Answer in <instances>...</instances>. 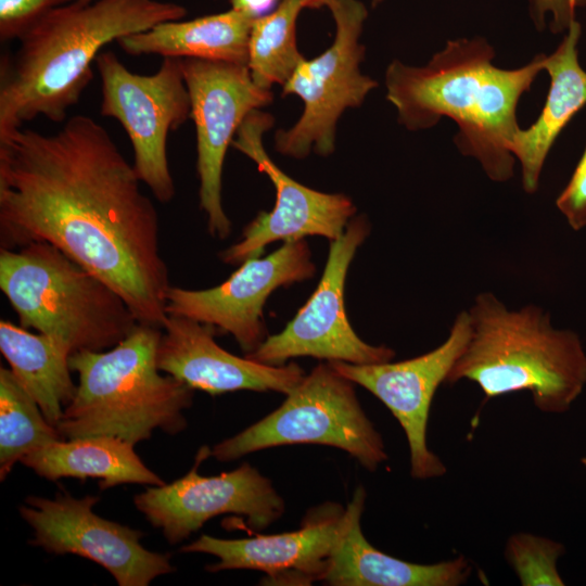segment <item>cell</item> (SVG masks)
<instances>
[{
    "mask_svg": "<svg viewBox=\"0 0 586 586\" xmlns=\"http://www.w3.org/2000/svg\"><path fill=\"white\" fill-rule=\"evenodd\" d=\"M186 15L181 4L158 0H76L49 12L2 58L0 135L39 116L64 122L92 79L102 48Z\"/></svg>",
    "mask_w": 586,
    "mask_h": 586,
    "instance_id": "cell-3",
    "label": "cell"
},
{
    "mask_svg": "<svg viewBox=\"0 0 586 586\" xmlns=\"http://www.w3.org/2000/svg\"><path fill=\"white\" fill-rule=\"evenodd\" d=\"M383 0H372V5L373 7H377L378 4H380Z\"/></svg>",
    "mask_w": 586,
    "mask_h": 586,
    "instance_id": "cell-31",
    "label": "cell"
},
{
    "mask_svg": "<svg viewBox=\"0 0 586 586\" xmlns=\"http://www.w3.org/2000/svg\"><path fill=\"white\" fill-rule=\"evenodd\" d=\"M133 447L105 435L61 440L28 453L20 462L49 481L97 479L101 489L127 483L166 484L143 463Z\"/></svg>",
    "mask_w": 586,
    "mask_h": 586,
    "instance_id": "cell-22",
    "label": "cell"
},
{
    "mask_svg": "<svg viewBox=\"0 0 586 586\" xmlns=\"http://www.w3.org/2000/svg\"><path fill=\"white\" fill-rule=\"evenodd\" d=\"M581 25L574 21L556 51L545 55L543 69L550 76V88L536 122L519 129L510 151L521 164L522 184L527 193L538 189L547 155L557 138L586 105V72L578 63L577 42Z\"/></svg>",
    "mask_w": 586,
    "mask_h": 586,
    "instance_id": "cell-20",
    "label": "cell"
},
{
    "mask_svg": "<svg viewBox=\"0 0 586 586\" xmlns=\"http://www.w3.org/2000/svg\"><path fill=\"white\" fill-rule=\"evenodd\" d=\"M532 17L537 25L544 24L545 16L551 14L550 29L553 33L568 30L576 21L575 12L586 7V0H530Z\"/></svg>",
    "mask_w": 586,
    "mask_h": 586,
    "instance_id": "cell-29",
    "label": "cell"
},
{
    "mask_svg": "<svg viewBox=\"0 0 586 586\" xmlns=\"http://www.w3.org/2000/svg\"><path fill=\"white\" fill-rule=\"evenodd\" d=\"M77 1L80 2V3H89V2H92L94 0H77Z\"/></svg>",
    "mask_w": 586,
    "mask_h": 586,
    "instance_id": "cell-32",
    "label": "cell"
},
{
    "mask_svg": "<svg viewBox=\"0 0 586 586\" xmlns=\"http://www.w3.org/2000/svg\"><path fill=\"white\" fill-rule=\"evenodd\" d=\"M101 79L100 113L119 122L132 146L133 168L153 196L168 203L175 195L167 137L191 117L182 59L164 58L151 75L129 71L112 51L95 62Z\"/></svg>",
    "mask_w": 586,
    "mask_h": 586,
    "instance_id": "cell-8",
    "label": "cell"
},
{
    "mask_svg": "<svg viewBox=\"0 0 586 586\" xmlns=\"http://www.w3.org/2000/svg\"><path fill=\"white\" fill-rule=\"evenodd\" d=\"M182 69L196 133L200 206L208 232L225 239L231 232L221 200L225 156L246 116L269 104L272 94L253 81L245 64L182 59Z\"/></svg>",
    "mask_w": 586,
    "mask_h": 586,
    "instance_id": "cell-11",
    "label": "cell"
},
{
    "mask_svg": "<svg viewBox=\"0 0 586 586\" xmlns=\"http://www.w3.org/2000/svg\"><path fill=\"white\" fill-rule=\"evenodd\" d=\"M133 165L95 119L0 135V244L48 242L102 279L142 324L163 328L169 270Z\"/></svg>",
    "mask_w": 586,
    "mask_h": 586,
    "instance_id": "cell-1",
    "label": "cell"
},
{
    "mask_svg": "<svg viewBox=\"0 0 586 586\" xmlns=\"http://www.w3.org/2000/svg\"><path fill=\"white\" fill-rule=\"evenodd\" d=\"M273 125V117L255 110L243 120L232 145L252 158L276 188V204L259 213L243 230L242 239L220 253L227 264L239 265L259 257L275 241L320 235L337 239L353 218V201L340 193H324L308 188L282 171L263 145V135Z\"/></svg>",
    "mask_w": 586,
    "mask_h": 586,
    "instance_id": "cell-14",
    "label": "cell"
},
{
    "mask_svg": "<svg viewBox=\"0 0 586 586\" xmlns=\"http://www.w3.org/2000/svg\"><path fill=\"white\" fill-rule=\"evenodd\" d=\"M469 335L470 317L468 310H462L445 342L418 357L371 365L329 361L342 375L377 396L397 419L407 437L410 473L415 479L440 477L446 473L443 461L428 447V420L434 394L447 381Z\"/></svg>",
    "mask_w": 586,
    "mask_h": 586,
    "instance_id": "cell-16",
    "label": "cell"
},
{
    "mask_svg": "<svg viewBox=\"0 0 586 586\" xmlns=\"http://www.w3.org/2000/svg\"><path fill=\"white\" fill-rule=\"evenodd\" d=\"M334 23L332 44L313 60L304 59L282 86L283 94H296L304 102L300 119L275 136L276 150L304 158L311 151L327 156L334 151L336 124L348 107L359 106L378 82L362 75L359 63L365 47L359 36L368 11L358 0H336L329 7Z\"/></svg>",
    "mask_w": 586,
    "mask_h": 586,
    "instance_id": "cell-9",
    "label": "cell"
},
{
    "mask_svg": "<svg viewBox=\"0 0 586 586\" xmlns=\"http://www.w3.org/2000/svg\"><path fill=\"white\" fill-rule=\"evenodd\" d=\"M556 205L572 229L578 231L586 227V146Z\"/></svg>",
    "mask_w": 586,
    "mask_h": 586,
    "instance_id": "cell-28",
    "label": "cell"
},
{
    "mask_svg": "<svg viewBox=\"0 0 586 586\" xmlns=\"http://www.w3.org/2000/svg\"><path fill=\"white\" fill-rule=\"evenodd\" d=\"M216 328L189 318L168 316L156 352L162 372L211 395L237 391L291 392L304 370L291 362L270 366L239 357L217 344Z\"/></svg>",
    "mask_w": 586,
    "mask_h": 586,
    "instance_id": "cell-18",
    "label": "cell"
},
{
    "mask_svg": "<svg viewBox=\"0 0 586 586\" xmlns=\"http://www.w3.org/2000/svg\"><path fill=\"white\" fill-rule=\"evenodd\" d=\"M366 492L358 486L344 509L339 539L321 579L333 586H458L471 574L463 557L434 564L411 563L373 547L361 531Z\"/></svg>",
    "mask_w": 586,
    "mask_h": 586,
    "instance_id": "cell-19",
    "label": "cell"
},
{
    "mask_svg": "<svg viewBox=\"0 0 586 586\" xmlns=\"http://www.w3.org/2000/svg\"><path fill=\"white\" fill-rule=\"evenodd\" d=\"M63 436L11 369L0 368V479L28 453Z\"/></svg>",
    "mask_w": 586,
    "mask_h": 586,
    "instance_id": "cell-25",
    "label": "cell"
},
{
    "mask_svg": "<svg viewBox=\"0 0 586 586\" xmlns=\"http://www.w3.org/2000/svg\"><path fill=\"white\" fill-rule=\"evenodd\" d=\"M0 351L21 384L54 426L75 396L69 351L58 340L1 320Z\"/></svg>",
    "mask_w": 586,
    "mask_h": 586,
    "instance_id": "cell-23",
    "label": "cell"
},
{
    "mask_svg": "<svg viewBox=\"0 0 586 586\" xmlns=\"http://www.w3.org/2000/svg\"><path fill=\"white\" fill-rule=\"evenodd\" d=\"M254 17L230 9L191 21H168L118 41L130 55L199 59L247 65Z\"/></svg>",
    "mask_w": 586,
    "mask_h": 586,
    "instance_id": "cell-21",
    "label": "cell"
},
{
    "mask_svg": "<svg viewBox=\"0 0 586 586\" xmlns=\"http://www.w3.org/2000/svg\"><path fill=\"white\" fill-rule=\"evenodd\" d=\"M564 546L547 537L528 533L512 535L506 545V558L523 586H563L557 562Z\"/></svg>",
    "mask_w": 586,
    "mask_h": 586,
    "instance_id": "cell-26",
    "label": "cell"
},
{
    "mask_svg": "<svg viewBox=\"0 0 586 586\" xmlns=\"http://www.w3.org/2000/svg\"><path fill=\"white\" fill-rule=\"evenodd\" d=\"M161 335V328L138 322L107 351L69 356L78 384L56 424L63 438L105 435L136 445L154 430L178 434L187 428L183 410L192 405L194 390L161 374L156 362Z\"/></svg>",
    "mask_w": 586,
    "mask_h": 586,
    "instance_id": "cell-5",
    "label": "cell"
},
{
    "mask_svg": "<svg viewBox=\"0 0 586 586\" xmlns=\"http://www.w3.org/2000/svg\"><path fill=\"white\" fill-rule=\"evenodd\" d=\"M315 270L307 242L286 241L264 258L243 262L216 286L190 290L170 285L166 313L230 333L247 355L267 337L263 309L269 295L278 288L311 278Z\"/></svg>",
    "mask_w": 586,
    "mask_h": 586,
    "instance_id": "cell-15",
    "label": "cell"
},
{
    "mask_svg": "<svg viewBox=\"0 0 586 586\" xmlns=\"http://www.w3.org/2000/svg\"><path fill=\"white\" fill-rule=\"evenodd\" d=\"M98 496L75 498L67 492L53 499L28 496L20 514L33 528L30 545L52 555L87 558L113 575L119 586H148L175 571L170 556L141 545L140 530L106 520L93 511Z\"/></svg>",
    "mask_w": 586,
    "mask_h": 586,
    "instance_id": "cell-12",
    "label": "cell"
},
{
    "mask_svg": "<svg viewBox=\"0 0 586 586\" xmlns=\"http://www.w3.org/2000/svg\"><path fill=\"white\" fill-rule=\"evenodd\" d=\"M495 52L482 38L449 40L424 66L393 61L385 74L386 98L409 130L435 126L441 117L458 126L455 143L476 158L494 181L513 176L510 145L520 127L517 106L543 71L545 54L520 68L493 64Z\"/></svg>",
    "mask_w": 586,
    "mask_h": 586,
    "instance_id": "cell-2",
    "label": "cell"
},
{
    "mask_svg": "<svg viewBox=\"0 0 586 586\" xmlns=\"http://www.w3.org/2000/svg\"><path fill=\"white\" fill-rule=\"evenodd\" d=\"M271 413L211 449L232 461L262 449L294 444L336 447L374 471L387 459L380 433L361 408L354 382L331 362L317 365Z\"/></svg>",
    "mask_w": 586,
    "mask_h": 586,
    "instance_id": "cell-7",
    "label": "cell"
},
{
    "mask_svg": "<svg viewBox=\"0 0 586 586\" xmlns=\"http://www.w3.org/2000/svg\"><path fill=\"white\" fill-rule=\"evenodd\" d=\"M209 456L208 446H202L186 475L133 497L136 508L169 544L184 540L219 514H242L251 527L263 530L284 513V501L270 480L247 462L230 472L200 475L199 466Z\"/></svg>",
    "mask_w": 586,
    "mask_h": 586,
    "instance_id": "cell-13",
    "label": "cell"
},
{
    "mask_svg": "<svg viewBox=\"0 0 586 586\" xmlns=\"http://www.w3.org/2000/svg\"><path fill=\"white\" fill-rule=\"evenodd\" d=\"M0 289L21 327L58 340L71 355L110 349L138 323L113 288L48 242L0 249Z\"/></svg>",
    "mask_w": 586,
    "mask_h": 586,
    "instance_id": "cell-6",
    "label": "cell"
},
{
    "mask_svg": "<svg viewBox=\"0 0 586 586\" xmlns=\"http://www.w3.org/2000/svg\"><path fill=\"white\" fill-rule=\"evenodd\" d=\"M470 335L447 381L470 380L486 398L528 391L537 409L562 413L586 385V353L579 336L551 324L536 305L509 309L482 292L468 309Z\"/></svg>",
    "mask_w": 586,
    "mask_h": 586,
    "instance_id": "cell-4",
    "label": "cell"
},
{
    "mask_svg": "<svg viewBox=\"0 0 586 586\" xmlns=\"http://www.w3.org/2000/svg\"><path fill=\"white\" fill-rule=\"evenodd\" d=\"M76 0H0V39L18 40L56 8Z\"/></svg>",
    "mask_w": 586,
    "mask_h": 586,
    "instance_id": "cell-27",
    "label": "cell"
},
{
    "mask_svg": "<svg viewBox=\"0 0 586 586\" xmlns=\"http://www.w3.org/2000/svg\"><path fill=\"white\" fill-rule=\"evenodd\" d=\"M344 509L328 502L308 512L296 531L239 539L203 534L180 550L215 556L218 561L205 568L211 573L247 569L264 572L267 584L321 582L341 533Z\"/></svg>",
    "mask_w": 586,
    "mask_h": 586,
    "instance_id": "cell-17",
    "label": "cell"
},
{
    "mask_svg": "<svg viewBox=\"0 0 586 586\" xmlns=\"http://www.w3.org/2000/svg\"><path fill=\"white\" fill-rule=\"evenodd\" d=\"M277 0H230L231 8L256 18L267 11ZM305 8L320 9L330 7L336 0H302Z\"/></svg>",
    "mask_w": 586,
    "mask_h": 586,
    "instance_id": "cell-30",
    "label": "cell"
},
{
    "mask_svg": "<svg viewBox=\"0 0 586 586\" xmlns=\"http://www.w3.org/2000/svg\"><path fill=\"white\" fill-rule=\"evenodd\" d=\"M581 462L586 467V457L582 458Z\"/></svg>",
    "mask_w": 586,
    "mask_h": 586,
    "instance_id": "cell-33",
    "label": "cell"
},
{
    "mask_svg": "<svg viewBox=\"0 0 586 586\" xmlns=\"http://www.w3.org/2000/svg\"><path fill=\"white\" fill-rule=\"evenodd\" d=\"M369 233L365 216L352 218L344 232L331 241L322 276L306 304L280 333L267 336L245 356L270 366L305 356L355 365L391 361L395 352L364 342L349 324L345 309L346 275Z\"/></svg>",
    "mask_w": 586,
    "mask_h": 586,
    "instance_id": "cell-10",
    "label": "cell"
},
{
    "mask_svg": "<svg viewBox=\"0 0 586 586\" xmlns=\"http://www.w3.org/2000/svg\"><path fill=\"white\" fill-rule=\"evenodd\" d=\"M304 8L302 0H283L273 12L254 18L247 68L258 87L283 86L305 59L296 44V20Z\"/></svg>",
    "mask_w": 586,
    "mask_h": 586,
    "instance_id": "cell-24",
    "label": "cell"
}]
</instances>
